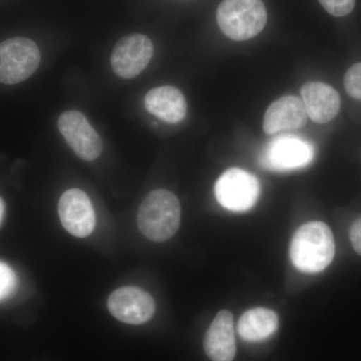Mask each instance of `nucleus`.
<instances>
[{"instance_id": "f257e3e1", "label": "nucleus", "mask_w": 361, "mask_h": 361, "mask_svg": "<svg viewBox=\"0 0 361 361\" xmlns=\"http://www.w3.org/2000/svg\"><path fill=\"white\" fill-rule=\"evenodd\" d=\"M336 255V242L325 223L314 221L301 226L294 234L290 259L301 272L315 274L329 267Z\"/></svg>"}, {"instance_id": "f03ea898", "label": "nucleus", "mask_w": 361, "mask_h": 361, "mask_svg": "<svg viewBox=\"0 0 361 361\" xmlns=\"http://www.w3.org/2000/svg\"><path fill=\"white\" fill-rule=\"evenodd\" d=\"M180 215L182 209L177 196L168 190H155L140 206L137 226L142 234L151 241H167L179 230Z\"/></svg>"}, {"instance_id": "7ed1b4c3", "label": "nucleus", "mask_w": 361, "mask_h": 361, "mask_svg": "<svg viewBox=\"0 0 361 361\" xmlns=\"http://www.w3.org/2000/svg\"><path fill=\"white\" fill-rule=\"evenodd\" d=\"M216 18L226 37L244 42L262 32L267 23V11L262 0H223Z\"/></svg>"}, {"instance_id": "20e7f679", "label": "nucleus", "mask_w": 361, "mask_h": 361, "mask_svg": "<svg viewBox=\"0 0 361 361\" xmlns=\"http://www.w3.org/2000/svg\"><path fill=\"white\" fill-rule=\"evenodd\" d=\"M39 47L32 39L13 37L0 44V82L16 85L25 82L39 68Z\"/></svg>"}, {"instance_id": "39448f33", "label": "nucleus", "mask_w": 361, "mask_h": 361, "mask_svg": "<svg viewBox=\"0 0 361 361\" xmlns=\"http://www.w3.org/2000/svg\"><path fill=\"white\" fill-rule=\"evenodd\" d=\"M220 205L233 212H245L257 203L260 184L255 176L238 168H231L220 176L215 185Z\"/></svg>"}, {"instance_id": "423d86ee", "label": "nucleus", "mask_w": 361, "mask_h": 361, "mask_svg": "<svg viewBox=\"0 0 361 361\" xmlns=\"http://www.w3.org/2000/svg\"><path fill=\"white\" fill-rule=\"evenodd\" d=\"M314 157L312 145L302 137L283 135L275 137L266 146L261 163L275 172H288L310 165Z\"/></svg>"}, {"instance_id": "0eeeda50", "label": "nucleus", "mask_w": 361, "mask_h": 361, "mask_svg": "<svg viewBox=\"0 0 361 361\" xmlns=\"http://www.w3.org/2000/svg\"><path fill=\"white\" fill-rule=\"evenodd\" d=\"M58 127L68 146L80 159L94 161L101 156L103 142L89 121L78 111H68L59 118Z\"/></svg>"}, {"instance_id": "6e6552de", "label": "nucleus", "mask_w": 361, "mask_h": 361, "mask_svg": "<svg viewBox=\"0 0 361 361\" xmlns=\"http://www.w3.org/2000/svg\"><path fill=\"white\" fill-rule=\"evenodd\" d=\"M154 45L144 35H130L118 40L111 56L118 77L130 80L139 75L153 58Z\"/></svg>"}, {"instance_id": "1a4fd4ad", "label": "nucleus", "mask_w": 361, "mask_h": 361, "mask_svg": "<svg viewBox=\"0 0 361 361\" xmlns=\"http://www.w3.org/2000/svg\"><path fill=\"white\" fill-rule=\"evenodd\" d=\"M59 215L63 228L78 238L90 236L96 227V213L89 196L80 189H70L61 195Z\"/></svg>"}, {"instance_id": "9d476101", "label": "nucleus", "mask_w": 361, "mask_h": 361, "mask_svg": "<svg viewBox=\"0 0 361 361\" xmlns=\"http://www.w3.org/2000/svg\"><path fill=\"white\" fill-rule=\"evenodd\" d=\"M108 307L116 319L135 325L148 322L156 310L153 297L137 287L116 289L109 298Z\"/></svg>"}, {"instance_id": "9b49d317", "label": "nucleus", "mask_w": 361, "mask_h": 361, "mask_svg": "<svg viewBox=\"0 0 361 361\" xmlns=\"http://www.w3.org/2000/svg\"><path fill=\"white\" fill-rule=\"evenodd\" d=\"M307 113L303 101L294 96L280 97L266 111L263 130L266 134L301 129L307 123Z\"/></svg>"}, {"instance_id": "f8f14e48", "label": "nucleus", "mask_w": 361, "mask_h": 361, "mask_svg": "<svg viewBox=\"0 0 361 361\" xmlns=\"http://www.w3.org/2000/svg\"><path fill=\"white\" fill-rule=\"evenodd\" d=\"M206 355L212 361H232L236 355L234 319L229 310H221L204 338Z\"/></svg>"}, {"instance_id": "ddd939ff", "label": "nucleus", "mask_w": 361, "mask_h": 361, "mask_svg": "<svg viewBox=\"0 0 361 361\" xmlns=\"http://www.w3.org/2000/svg\"><path fill=\"white\" fill-rule=\"evenodd\" d=\"M306 113L317 123L331 122L341 110V97L329 85L320 82H307L301 87Z\"/></svg>"}, {"instance_id": "4468645a", "label": "nucleus", "mask_w": 361, "mask_h": 361, "mask_svg": "<svg viewBox=\"0 0 361 361\" xmlns=\"http://www.w3.org/2000/svg\"><path fill=\"white\" fill-rule=\"evenodd\" d=\"M145 106L149 114L166 123L182 122L187 115V101L177 87L165 85L149 90L145 97Z\"/></svg>"}, {"instance_id": "2eb2a0df", "label": "nucleus", "mask_w": 361, "mask_h": 361, "mask_svg": "<svg viewBox=\"0 0 361 361\" xmlns=\"http://www.w3.org/2000/svg\"><path fill=\"white\" fill-rule=\"evenodd\" d=\"M279 318L273 310L264 307L246 311L238 322V334L245 341H262L278 329Z\"/></svg>"}, {"instance_id": "dca6fc26", "label": "nucleus", "mask_w": 361, "mask_h": 361, "mask_svg": "<svg viewBox=\"0 0 361 361\" xmlns=\"http://www.w3.org/2000/svg\"><path fill=\"white\" fill-rule=\"evenodd\" d=\"M16 275L6 263L0 261V301L4 300L16 290Z\"/></svg>"}, {"instance_id": "f3484780", "label": "nucleus", "mask_w": 361, "mask_h": 361, "mask_svg": "<svg viewBox=\"0 0 361 361\" xmlns=\"http://www.w3.org/2000/svg\"><path fill=\"white\" fill-rule=\"evenodd\" d=\"M344 87L349 96L361 101V63H355L346 71Z\"/></svg>"}, {"instance_id": "a211bd4d", "label": "nucleus", "mask_w": 361, "mask_h": 361, "mask_svg": "<svg viewBox=\"0 0 361 361\" xmlns=\"http://www.w3.org/2000/svg\"><path fill=\"white\" fill-rule=\"evenodd\" d=\"M320 4L331 16L341 18L353 11L355 0H319Z\"/></svg>"}, {"instance_id": "6ab92c4d", "label": "nucleus", "mask_w": 361, "mask_h": 361, "mask_svg": "<svg viewBox=\"0 0 361 361\" xmlns=\"http://www.w3.org/2000/svg\"><path fill=\"white\" fill-rule=\"evenodd\" d=\"M350 241L356 253L361 256V217L353 222L350 228Z\"/></svg>"}, {"instance_id": "aec40b11", "label": "nucleus", "mask_w": 361, "mask_h": 361, "mask_svg": "<svg viewBox=\"0 0 361 361\" xmlns=\"http://www.w3.org/2000/svg\"><path fill=\"white\" fill-rule=\"evenodd\" d=\"M4 211H6V205H4V202L2 200L1 197H0V224H1L2 220H4Z\"/></svg>"}]
</instances>
